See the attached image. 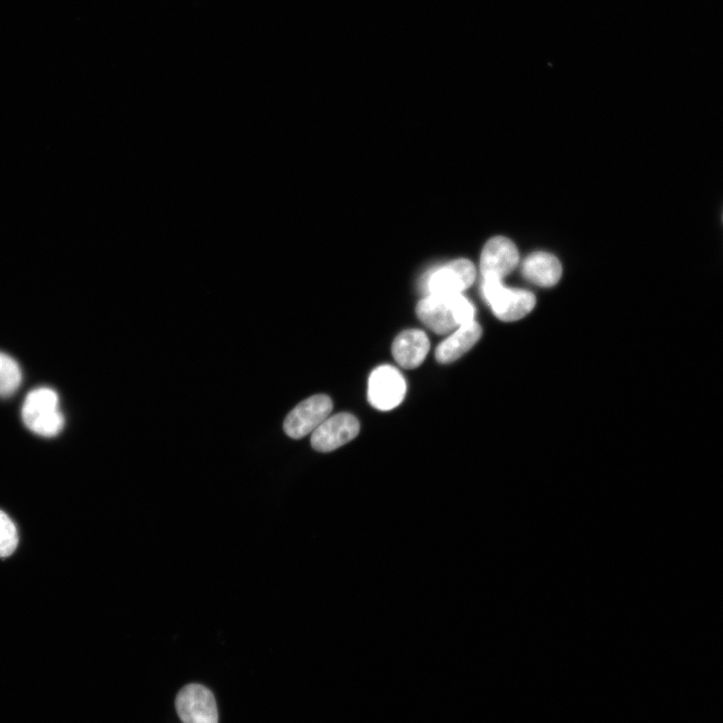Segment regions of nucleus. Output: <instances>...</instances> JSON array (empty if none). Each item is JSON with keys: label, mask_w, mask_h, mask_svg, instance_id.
<instances>
[{"label": "nucleus", "mask_w": 723, "mask_h": 723, "mask_svg": "<svg viewBox=\"0 0 723 723\" xmlns=\"http://www.w3.org/2000/svg\"><path fill=\"white\" fill-rule=\"evenodd\" d=\"M419 320L438 335L448 334L474 321L473 305L462 295H429L416 307Z\"/></svg>", "instance_id": "obj_1"}, {"label": "nucleus", "mask_w": 723, "mask_h": 723, "mask_svg": "<svg viewBox=\"0 0 723 723\" xmlns=\"http://www.w3.org/2000/svg\"><path fill=\"white\" fill-rule=\"evenodd\" d=\"M26 426L44 437L57 436L64 428L65 418L59 409V396L50 388H39L26 398L23 407Z\"/></svg>", "instance_id": "obj_2"}, {"label": "nucleus", "mask_w": 723, "mask_h": 723, "mask_svg": "<svg viewBox=\"0 0 723 723\" xmlns=\"http://www.w3.org/2000/svg\"><path fill=\"white\" fill-rule=\"evenodd\" d=\"M482 295L495 315L504 322L525 318L536 306L534 294L524 290L506 288L500 280H484Z\"/></svg>", "instance_id": "obj_3"}, {"label": "nucleus", "mask_w": 723, "mask_h": 723, "mask_svg": "<svg viewBox=\"0 0 723 723\" xmlns=\"http://www.w3.org/2000/svg\"><path fill=\"white\" fill-rule=\"evenodd\" d=\"M406 388L405 379L396 368L389 365L380 366L370 375L368 399L374 408L389 411L402 403Z\"/></svg>", "instance_id": "obj_4"}, {"label": "nucleus", "mask_w": 723, "mask_h": 723, "mask_svg": "<svg viewBox=\"0 0 723 723\" xmlns=\"http://www.w3.org/2000/svg\"><path fill=\"white\" fill-rule=\"evenodd\" d=\"M332 399L315 395L295 407L284 422V430L293 439H301L314 432L331 414Z\"/></svg>", "instance_id": "obj_5"}, {"label": "nucleus", "mask_w": 723, "mask_h": 723, "mask_svg": "<svg viewBox=\"0 0 723 723\" xmlns=\"http://www.w3.org/2000/svg\"><path fill=\"white\" fill-rule=\"evenodd\" d=\"M176 710L183 723H218L214 695L200 684H189L180 690Z\"/></svg>", "instance_id": "obj_6"}, {"label": "nucleus", "mask_w": 723, "mask_h": 723, "mask_svg": "<svg viewBox=\"0 0 723 723\" xmlns=\"http://www.w3.org/2000/svg\"><path fill=\"white\" fill-rule=\"evenodd\" d=\"M476 271L467 260L453 261L432 272L427 278L429 295L452 296L462 294L473 284Z\"/></svg>", "instance_id": "obj_7"}, {"label": "nucleus", "mask_w": 723, "mask_h": 723, "mask_svg": "<svg viewBox=\"0 0 723 723\" xmlns=\"http://www.w3.org/2000/svg\"><path fill=\"white\" fill-rule=\"evenodd\" d=\"M359 432V420L350 413H340L328 417L313 432L311 443L319 452H331L352 441Z\"/></svg>", "instance_id": "obj_8"}, {"label": "nucleus", "mask_w": 723, "mask_h": 723, "mask_svg": "<svg viewBox=\"0 0 723 723\" xmlns=\"http://www.w3.org/2000/svg\"><path fill=\"white\" fill-rule=\"evenodd\" d=\"M519 263V252L513 241L498 236L489 241L480 259L484 280H500L511 274Z\"/></svg>", "instance_id": "obj_9"}, {"label": "nucleus", "mask_w": 723, "mask_h": 723, "mask_svg": "<svg viewBox=\"0 0 723 723\" xmlns=\"http://www.w3.org/2000/svg\"><path fill=\"white\" fill-rule=\"evenodd\" d=\"M430 350L427 335L421 330H406L393 342L392 354L396 362L404 369L418 368L426 359Z\"/></svg>", "instance_id": "obj_10"}, {"label": "nucleus", "mask_w": 723, "mask_h": 723, "mask_svg": "<svg viewBox=\"0 0 723 723\" xmlns=\"http://www.w3.org/2000/svg\"><path fill=\"white\" fill-rule=\"evenodd\" d=\"M482 329L475 321L460 326L435 351V358L441 364L456 361L467 353L480 339Z\"/></svg>", "instance_id": "obj_11"}, {"label": "nucleus", "mask_w": 723, "mask_h": 723, "mask_svg": "<svg viewBox=\"0 0 723 723\" xmlns=\"http://www.w3.org/2000/svg\"><path fill=\"white\" fill-rule=\"evenodd\" d=\"M562 266L559 260L547 253L531 255L523 265L524 277L531 283L551 288L559 283L562 277Z\"/></svg>", "instance_id": "obj_12"}, {"label": "nucleus", "mask_w": 723, "mask_h": 723, "mask_svg": "<svg viewBox=\"0 0 723 723\" xmlns=\"http://www.w3.org/2000/svg\"><path fill=\"white\" fill-rule=\"evenodd\" d=\"M22 380L19 364L12 357L0 352V397L13 396L20 388Z\"/></svg>", "instance_id": "obj_13"}, {"label": "nucleus", "mask_w": 723, "mask_h": 723, "mask_svg": "<svg viewBox=\"0 0 723 723\" xmlns=\"http://www.w3.org/2000/svg\"><path fill=\"white\" fill-rule=\"evenodd\" d=\"M19 545L17 527L7 514L0 511V558L14 554Z\"/></svg>", "instance_id": "obj_14"}]
</instances>
